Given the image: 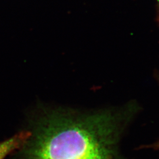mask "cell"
<instances>
[{
  "instance_id": "6da1fadb",
  "label": "cell",
  "mask_w": 159,
  "mask_h": 159,
  "mask_svg": "<svg viewBox=\"0 0 159 159\" xmlns=\"http://www.w3.org/2000/svg\"><path fill=\"white\" fill-rule=\"evenodd\" d=\"M134 110H51L30 130L22 159H120V139Z\"/></svg>"
},
{
  "instance_id": "7a4b0ae2",
  "label": "cell",
  "mask_w": 159,
  "mask_h": 159,
  "mask_svg": "<svg viewBox=\"0 0 159 159\" xmlns=\"http://www.w3.org/2000/svg\"><path fill=\"white\" fill-rule=\"evenodd\" d=\"M30 136L31 131H21L0 142V159H6L14 152L21 150Z\"/></svg>"
},
{
  "instance_id": "3957f363",
  "label": "cell",
  "mask_w": 159,
  "mask_h": 159,
  "mask_svg": "<svg viewBox=\"0 0 159 159\" xmlns=\"http://www.w3.org/2000/svg\"><path fill=\"white\" fill-rule=\"evenodd\" d=\"M152 148L155 149V150H157L159 151V142H157L155 143L154 144H153L152 146Z\"/></svg>"
},
{
  "instance_id": "277c9868",
  "label": "cell",
  "mask_w": 159,
  "mask_h": 159,
  "mask_svg": "<svg viewBox=\"0 0 159 159\" xmlns=\"http://www.w3.org/2000/svg\"><path fill=\"white\" fill-rule=\"evenodd\" d=\"M157 2H158V4H159V0H157Z\"/></svg>"
}]
</instances>
